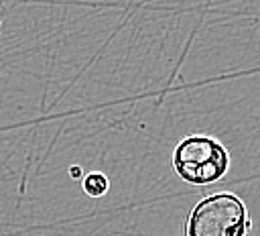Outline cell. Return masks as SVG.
Wrapping results in <instances>:
<instances>
[{
    "label": "cell",
    "instance_id": "obj_5",
    "mask_svg": "<svg viewBox=\"0 0 260 236\" xmlns=\"http://www.w3.org/2000/svg\"><path fill=\"white\" fill-rule=\"evenodd\" d=\"M0 35H2V4H0Z\"/></svg>",
    "mask_w": 260,
    "mask_h": 236
},
{
    "label": "cell",
    "instance_id": "obj_3",
    "mask_svg": "<svg viewBox=\"0 0 260 236\" xmlns=\"http://www.w3.org/2000/svg\"><path fill=\"white\" fill-rule=\"evenodd\" d=\"M81 187L83 191L89 195V197H102L104 193H108L110 189V179L100 173V171H93V173H87L81 181Z\"/></svg>",
    "mask_w": 260,
    "mask_h": 236
},
{
    "label": "cell",
    "instance_id": "obj_4",
    "mask_svg": "<svg viewBox=\"0 0 260 236\" xmlns=\"http://www.w3.org/2000/svg\"><path fill=\"white\" fill-rule=\"evenodd\" d=\"M79 173H81V169H79V167H73V169H71V175H79Z\"/></svg>",
    "mask_w": 260,
    "mask_h": 236
},
{
    "label": "cell",
    "instance_id": "obj_2",
    "mask_svg": "<svg viewBox=\"0 0 260 236\" xmlns=\"http://www.w3.org/2000/svg\"><path fill=\"white\" fill-rule=\"evenodd\" d=\"M173 169L191 185H211L230 171V153L209 134H189L173 151Z\"/></svg>",
    "mask_w": 260,
    "mask_h": 236
},
{
    "label": "cell",
    "instance_id": "obj_1",
    "mask_svg": "<svg viewBox=\"0 0 260 236\" xmlns=\"http://www.w3.org/2000/svg\"><path fill=\"white\" fill-rule=\"evenodd\" d=\"M252 220L242 197L217 191L193 205L185 222V236H248Z\"/></svg>",
    "mask_w": 260,
    "mask_h": 236
}]
</instances>
